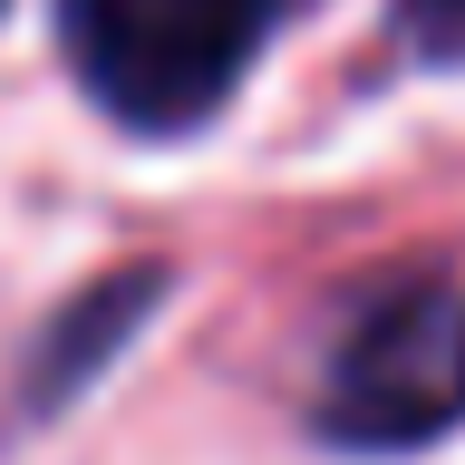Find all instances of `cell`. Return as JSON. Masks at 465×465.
<instances>
[{"instance_id": "obj_1", "label": "cell", "mask_w": 465, "mask_h": 465, "mask_svg": "<svg viewBox=\"0 0 465 465\" xmlns=\"http://www.w3.org/2000/svg\"><path fill=\"white\" fill-rule=\"evenodd\" d=\"M311 0H58V49L116 136L174 145L242 97Z\"/></svg>"}, {"instance_id": "obj_2", "label": "cell", "mask_w": 465, "mask_h": 465, "mask_svg": "<svg viewBox=\"0 0 465 465\" xmlns=\"http://www.w3.org/2000/svg\"><path fill=\"white\" fill-rule=\"evenodd\" d=\"M465 427V282L398 272L340 320L311 388V436L330 456H427Z\"/></svg>"}, {"instance_id": "obj_3", "label": "cell", "mask_w": 465, "mask_h": 465, "mask_svg": "<svg viewBox=\"0 0 465 465\" xmlns=\"http://www.w3.org/2000/svg\"><path fill=\"white\" fill-rule=\"evenodd\" d=\"M165 262H126V272H107V282H87V291H68L49 311V330L29 340V359H20V407L29 417H58V407H78L97 378L136 349V330L155 320V301H165Z\"/></svg>"}, {"instance_id": "obj_4", "label": "cell", "mask_w": 465, "mask_h": 465, "mask_svg": "<svg viewBox=\"0 0 465 465\" xmlns=\"http://www.w3.org/2000/svg\"><path fill=\"white\" fill-rule=\"evenodd\" d=\"M398 39L427 68H465V0H398Z\"/></svg>"}, {"instance_id": "obj_5", "label": "cell", "mask_w": 465, "mask_h": 465, "mask_svg": "<svg viewBox=\"0 0 465 465\" xmlns=\"http://www.w3.org/2000/svg\"><path fill=\"white\" fill-rule=\"evenodd\" d=\"M0 20H10V0H0Z\"/></svg>"}]
</instances>
